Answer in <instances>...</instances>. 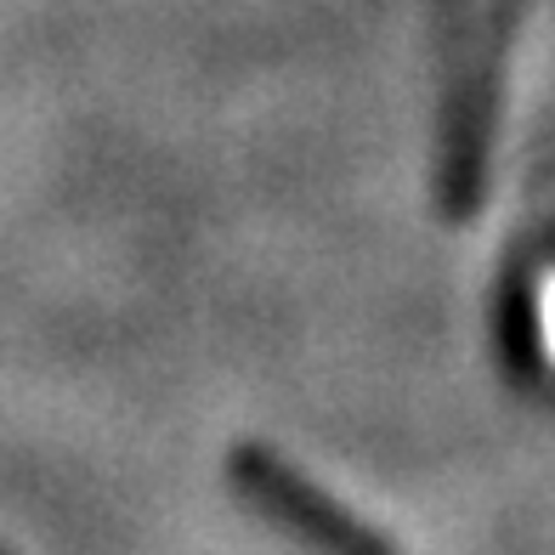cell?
Segmentation results:
<instances>
[{
    "mask_svg": "<svg viewBox=\"0 0 555 555\" xmlns=\"http://www.w3.org/2000/svg\"><path fill=\"white\" fill-rule=\"evenodd\" d=\"M238 482L249 488V499H256L272 521H284L289 533L312 539L323 555H391V544L374 533V527H363L358 516H346L330 493H318L307 476H295L267 448H244L238 453Z\"/></svg>",
    "mask_w": 555,
    "mask_h": 555,
    "instance_id": "1",
    "label": "cell"
}]
</instances>
